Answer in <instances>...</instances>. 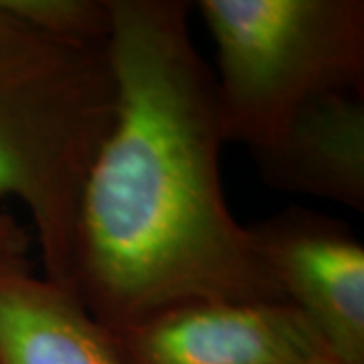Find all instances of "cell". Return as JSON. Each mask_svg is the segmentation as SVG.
Segmentation results:
<instances>
[{
  "label": "cell",
  "instance_id": "cell-1",
  "mask_svg": "<svg viewBox=\"0 0 364 364\" xmlns=\"http://www.w3.org/2000/svg\"><path fill=\"white\" fill-rule=\"evenodd\" d=\"M114 124L79 196L69 291L109 332L196 301H284L221 181L213 69L191 2L109 0Z\"/></svg>",
  "mask_w": 364,
  "mask_h": 364
},
{
  "label": "cell",
  "instance_id": "cell-2",
  "mask_svg": "<svg viewBox=\"0 0 364 364\" xmlns=\"http://www.w3.org/2000/svg\"><path fill=\"white\" fill-rule=\"evenodd\" d=\"M116 107L109 39L55 37L0 4V198L26 208L45 277L65 289L79 196Z\"/></svg>",
  "mask_w": 364,
  "mask_h": 364
},
{
  "label": "cell",
  "instance_id": "cell-3",
  "mask_svg": "<svg viewBox=\"0 0 364 364\" xmlns=\"http://www.w3.org/2000/svg\"><path fill=\"white\" fill-rule=\"evenodd\" d=\"M225 140L251 152L306 104L364 90L363 0H200Z\"/></svg>",
  "mask_w": 364,
  "mask_h": 364
},
{
  "label": "cell",
  "instance_id": "cell-4",
  "mask_svg": "<svg viewBox=\"0 0 364 364\" xmlns=\"http://www.w3.org/2000/svg\"><path fill=\"white\" fill-rule=\"evenodd\" d=\"M282 299L324 340L338 364H364V245L346 225L289 207L249 225Z\"/></svg>",
  "mask_w": 364,
  "mask_h": 364
},
{
  "label": "cell",
  "instance_id": "cell-5",
  "mask_svg": "<svg viewBox=\"0 0 364 364\" xmlns=\"http://www.w3.org/2000/svg\"><path fill=\"white\" fill-rule=\"evenodd\" d=\"M112 334L124 364H338L286 301L196 299Z\"/></svg>",
  "mask_w": 364,
  "mask_h": 364
},
{
  "label": "cell",
  "instance_id": "cell-6",
  "mask_svg": "<svg viewBox=\"0 0 364 364\" xmlns=\"http://www.w3.org/2000/svg\"><path fill=\"white\" fill-rule=\"evenodd\" d=\"M251 158L272 188L363 213L364 90L316 97Z\"/></svg>",
  "mask_w": 364,
  "mask_h": 364
},
{
  "label": "cell",
  "instance_id": "cell-7",
  "mask_svg": "<svg viewBox=\"0 0 364 364\" xmlns=\"http://www.w3.org/2000/svg\"><path fill=\"white\" fill-rule=\"evenodd\" d=\"M0 364H124L114 334L69 289L0 255Z\"/></svg>",
  "mask_w": 364,
  "mask_h": 364
},
{
  "label": "cell",
  "instance_id": "cell-8",
  "mask_svg": "<svg viewBox=\"0 0 364 364\" xmlns=\"http://www.w3.org/2000/svg\"><path fill=\"white\" fill-rule=\"evenodd\" d=\"M0 4L41 31L75 41H107L109 0H0Z\"/></svg>",
  "mask_w": 364,
  "mask_h": 364
},
{
  "label": "cell",
  "instance_id": "cell-9",
  "mask_svg": "<svg viewBox=\"0 0 364 364\" xmlns=\"http://www.w3.org/2000/svg\"><path fill=\"white\" fill-rule=\"evenodd\" d=\"M31 247V235L11 215L0 213V255H21Z\"/></svg>",
  "mask_w": 364,
  "mask_h": 364
}]
</instances>
